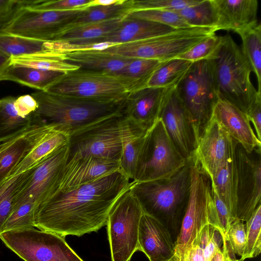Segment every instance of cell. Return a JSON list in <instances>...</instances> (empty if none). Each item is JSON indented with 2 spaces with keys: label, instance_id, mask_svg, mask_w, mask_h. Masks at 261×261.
<instances>
[{
  "label": "cell",
  "instance_id": "obj_52",
  "mask_svg": "<svg viewBox=\"0 0 261 261\" xmlns=\"http://www.w3.org/2000/svg\"><path fill=\"white\" fill-rule=\"evenodd\" d=\"M120 0H91L87 5L86 9L98 6H109L117 3Z\"/></svg>",
  "mask_w": 261,
  "mask_h": 261
},
{
  "label": "cell",
  "instance_id": "obj_53",
  "mask_svg": "<svg viewBox=\"0 0 261 261\" xmlns=\"http://www.w3.org/2000/svg\"><path fill=\"white\" fill-rule=\"evenodd\" d=\"M225 261H240L239 259L236 258L235 255L231 253L228 248L226 254Z\"/></svg>",
  "mask_w": 261,
  "mask_h": 261
},
{
  "label": "cell",
  "instance_id": "obj_33",
  "mask_svg": "<svg viewBox=\"0 0 261 261\" xmlns=\"http://www.w3.org/2000/svg\"><path fill=\"white\" fill-rule=\"evenodd\" d=\"M242 40V51L255 73L261 93V24L256 22L237 31Z\"/></svg>",
  "mask_w": 261,
  "mask_h": 261
},
{
  "label": "cell",
  "instance_id": "obj_15",
  "mask_svg": "<svg viewBox=\"0 0 261 261\" xmlns=\"http://www.w3.org/2000/svg\"><path fill=\"white\" fill-rule=\"evenodd\" d=\"M261 149L247 152L239 143L236 148L238 172L237 218L246 222L261 204Z\"/></svg>",
  "mask_w": 261,
  "mask_h": 261
},
{
  "label": "cell",
  "instance_id": "obj_28",
  "mask_svg": "<svg viewBox=\"0 0 261 261\" xmlns=\"http://www.w3.org/2000/svg\"><path fill=\"white\" fill-rule=\"evenodd\" d=\"M124 18L85 24L65 30L60 33L54 41L71 46H79L113 32L119 27Z\"/></svg>",
  "mask_w": 261,
  "mask_h": 261
},
{
  "label": "cell",
  "instance_id": "obj_4",
  "mask_svg": "<svg viewBox=\"0 0 261 261\" xmlns=\"http://www.w3.org/2000/svg\"><path fill=\"white\" fill-rule=\"evenodd\" d=\"M212 61L219 97L246 113L258 92L251 81V66L230 35L223 36L218 54Z\"/></svg>",
  "mask_w": 261,
  "mask_h": 261
},
{
  "label": "cell",
  "instance_id": "obj_36",
  "mask_svg": "<svg viewBox=\"0 0 261 261\" xmlns=\"http://www.w3.org/2000/svg\"><path fill=\"white\" fill-rule=\"evenodd\" d=\"M130 11V0H120L118 3L109 6L89 7L84 9L64 30L85 24L125 17Z\"/></svg>",
  "mask_w": 261,
  "mask_h": 261
},
{
  "label": "cell",
  "instance_id": "obj_46",
  "mask_svg": "<svg viewBox=\"0 0 261 261\" xmlns=\"http://www.w3.org/2000/svg\"><path fill=\"white\" fill-rule=\"evenodd\" d=\"M91 0H43L41 3L30 7L41 11H68L84 10Z\"/></svg>",
  "mask_w": 261,
  "mask_h": 261
},
{
  "label": "cell",
  "instance_id": "obj_27",
  "mask_svg": "<svg viewBox=\"0 0 261 261\" xmlns=\"http://www.w3.org/2000/svg\"><path fill=\"white\" fill-rule=\"evenodd\" d=\"M210 180L230 214L238 219V172L236 151Z\"/></svg>",
  "mask_w": 261,
  "mask_h": 261
},
{
  "label": "cell",
  "instance_id": "obj_24",
  "mask_svg": "<svg viewBox=\"0 0 261 261\" xmlns=\"http://www.w3.org/2000/svg\"><path fill=\"white\" fill-rule=\"evenodd\" d=\"M176 30L177 29L159 23L125 17L113 32L74 47L76 50H83L88 49L90 45L94 44L125 43L165 35Z\"/></svg>",
  "mask_w": 261,
  "mask_h": 261
},
{
  "label": "cell",
  "instance_id": "obj_41",
  "mask_svg": "<svg viewBox=\"0 0 261 261\" xmlns=\"http://www.w3.org/2000/svg\"><path fill=\"white\" fill-rule=\"evenodd\" d=\"M151 21L170 26L175 29L193 28L175 11L163 10H141L130 12L126 16Z\"/></svg>",
  "mask_w": 261,
  "mask_h": 261
},
{
  "label": "cell",
  "instance_id": "obj_26",
  "mask_svg": "<svg viewBox=\"0 0 261 261\" xmlns=\"http://www.w3.org/2000/svg\"><path fill=\"white\" fill-rule=\"evenodd\" d=\"M220 18L219 30L234 32L257 22V0H215Z\"/></svg>",
  "mask_w": 261,
  "mask_h": 261
},
{
  "label": "cell",
  "instance_id": "obj_5",
  "mask_svg": "<svg viewBox=\"0 0 261 261\" xmlns=\"http://www.w3.org/2000/svg\"><path fill=\"white\" fill-rule=\"evenodd\" d=\"M175 89L192 126L196 146L219 98L212 60L193 62Z\"/></svg>",
  "mask_w": 261,
  "mask_h": 261
},
{
  "label": "cell",
  "instance_id": "obj_16",
  "mask_svg": "<svg viewBox=\"0 0 261 261\" xmlns=\"http://www.w3.org/2000/svg\"><path fill=\"white\" fill-rule=\"evenodd\" d=\"M238 144L212 116L191 159L212 179L219 169L234 153Z\"/></svg>",
  "mask_w": 261,
  "mask_h": 261
},
{
  "label": "cell",
  "instance_id": "obj_12",
  "mask_svg": "<svg viewBox=\"0 0 261 261\" xmlns=\"http://www.w3.org/2000/svg\"><path fill=\"white\" fill-rule=\"evenodd\" d=\"M83 10L41 11L24 7L1 31L44 41H54Z\"/></svg>",
  "mask_w": 261,
  "mask_h": 261
},
{
  "label": "cell",
  "instance_id": "obj_11",
  "mask_svg": "<svg viewBox=\"0 0 261 261\" xmlns=\"http://www.w3.org/2000/svg\"><path fill=\"white\" fill-rule=\"evenodd\" d=\"M35 228L7 230L0 239L24 261H84L64 237Z\"/></svg>",
  "mask_w": 261,
  "mask_h": 261
},
{
  "label": "cell",
  "instance_id": "obj_49",
  "mask_svg": "<svg viewBox=\"0 0 261 261\" xmlns=\"http://www.w3.org/2000/svg\"><path fill=\"white\" fill-rule=\"evenodd\" d=\"M204 247L196 238L185 250L181 261H205Z\"/></svg>",
  "mask_w": 261,
  "mask_h": 261
},
{
  "label": "cell",
  "instance_id": "obj_6",
  "mask_svg": "<svg viewBox=\"0 0 261 261\" xmlns=\"http://www.w3.org/2000/svg\"><path fill=\"white\" fill-rule=\"evenodd\" d=\"M208 224L220 230L211 180L199 165L191 159L189 195L179 233L174 243L175 256L178 261H181L186 249Z\"/></svg>",
  "mask_w": 261,
  "mask_h": 261
},
{
  "label": "cell",
  "instance_id": "obj_25",
  "mask_svg": "<svg viewBox=\"0 0 261 261\" xmlns=\"http://www.w3.org/2000/svg\"><path fill=\"white\" fill-rule=\"evenodd\" d=\"M67 63L79 68L119 74L133 59L100 49H83L64 53Z\"/></svg>",
  "mask_w": 261,
  "mask_h": 261
},
{
  "label": "cell",
  "instance_id": "obj_32",
  "mask_svg": "<svg viewBox=\"0 0 261 261\" xmlns=\"http://www.w3.org/2000/svg\"><path fill=\"white\" fill-rule=\"evenodd\" d=\"M174 11L191 27L219 30L220 18L215 0H200L194 5Z\"/></svg>",
  "mask_w": 261,
  "mask_h": 261
},
{
  "label": "cell",
  "instance_id": "obj_22",
  "mask_svg": "<svg viewBox=\"0 0 261 261\" xmlns=\"http://www.w3.org/2000/svg\"><path fill=\"white\" fill-rule=\"evenodd\" d=\"M126 120L127 125L122 142L119 166L120 169L131 181H135L142 166L149 158L151 132L154 125L146 129Z\"/></svg>",
  "mask_w": 261,
  "mask_h": 261
},
{
  "label": "cell",
  "instance_id": "obj_21",
  "mask_svg": "<svg viewBox=\"0 0 261 261\" xmlns=\"http://www.w3.org/2000/svg\"><path fill=\"white\" fill-rule=\"evenodd\" d=\"M138 250L149 261H169L175 256L174 243L163 223L143 212L139 224Z\"/></svg>",
  "mask_w": 261,
  "mask_h": 261
},
{
  "label": "cell",
  "instance_id": "obj_51",
  "mask_svg": "<svg viewBox=\"0 0 261 261\" xmlns=\"http://www.w3.org/2000/svg\"><path fill=\"white\" fill-rule=\"evenodd\" d=\"M12 57L0 50V76L11 65Z\"/></svg>",
  "mask_w": 261,
  "mask_h": 261
},
{
  "label": "cell",
  "instance_id": "obj_44",
  "mask_svg": "<svg viewBox=\"0 0 261 261\" xmlns=\"http://www.w3.org/2000/svg\"><path fill=\"white\" fill-rule=\"evenodd\" d=\"M228 248L232 254L241 256L246 240L245 224L239 219L229 226L225 235Z\"/></svg>",
  "mask_w": 261,
  "mask_h": 261
},
{
  "label": "cell",
  "instance_id": "obj_2",
  "mask_svg": "<svg viewBox=\"0 0 261 261\" xmlns=\"http://www.w3.org/2000/svg\"><path fill=\"white\" fill-rule=\"evenodd\" d=\"M37 103L35 123L55 127L69 136L76 130L122 109L124 101L109 102L38 91L31 94Z\"/></svg>",
  "mask_w": 261,
  "mask_h": 261
},
{
  "label": "cell",
  "instance_id": "obj_47",
  "mask_svg": "<svg viewBox=\"0 0 261 261\" xmlns=\"http://www.w3.org/2000/svg\"><path fill=\"white\" fill-rule=\"evenodd\" d=\"M245 113L253 125L257 139L261 141V93L258 92L255 100Z\"/></svg>",
  "mask_w": 261,
  "mask_h": 261
},
{
  "label": "cell",
  "instance_id": "obj_19",
  "mask_svg": "<svg viewBox=\"0 0 261 261\" xmlns=\"http://www.w3.org/2000/svg\"><path fill=\"white\" fill-rule=\"evenodd\" d=\"M55 127L43 123L31 125L0 141V184L11 171Z\"/></svg>",
  "mask_w": 261,
  "mask_h": 261
},
{
  "label": "cell",
  "instance_id": "obj_23",
  "mask_svg": "<svg viewBox=\"0 0 261 261\" xmlns=\"http://www.w3.org/2000/svg\"><path fill=\"white\" fill-rule=\"evenodd\" d=\"M212 117L247 152L261 149V141L257 139L246 113L239 108L219 97Z\"/></svg>",
  "mask_w": 261,
  "mask_h": 261
},
{
  "label": "cell",
  "instance_id": "obj_48",
  "mask_svg": "<svg viewBox=\"0 0 261 261\" xmlns=\"http://www.w3.org/2000/svg\"><path fill=\"white\" fill-rule=\"evenodd\" d=\"M14 106L19 113L25 116H33L38 107L36 100L29 94L16 97Z\"/></svg>",
  "mask_w": 261,
  "mask_h": 261
},
{
  "label": "cell",
  "instance_id": "obj_42",
  "mask_svg": "<svg viewBox=\"0 0 261 261\" xmlns=\"http://www.w3.org/2000/svg\"><path fill=\"white\" fill-rule=\"evenodd\" d=\"M163 62L154 59L133 58L119 74L145 80L147 82L153 72Z\"/></svg>",
  "mask_w": 261,
  "mask_h": 261
},
{
  "label": "cell",
  "instance_id": "obj_3",
  "mask_svg": "<svg viewBox=\"0 0 261 261\" xmlns=\"http://www.w3.org/2000/svg\"><path fill=\"white\" fill-rule=\"evenodd\" d=\"M147 81L120 74L77 68L64 73L45 91L102 102H120Z\"/></svg>",
  "mask_w": 261,
  "mask_h": 261
},
{
  "label": "cell",
  "instance_id": "obj_31",
  "mask_svg": "<svg viewBox=\"0 0 261 261\" xmlns=\"http://www.w3.org/2000/svg\"><path fill=\"white\" fill-rule=\"evenodd\" d=\"M0 50L13 57L59 53L54 42L44 41L0 31Z\"/></svg>",
  "mask_w": 261,
  "mask_h": 261
},
{
  "label": "cell",
  "instance_id": "obj_18",
  "mask_svg": "<svg viewBox=\"0 0 261 261\" xmlns=\"http://www.w3.org/2000/svg\"><path fill=\"white\" fill-rule=\"evenodd\" d=\"M160 118L179 152L186 160H190L196 147L195 137L175 86L170 90L166 96Z\"/></svg>",
  "mask_w": 261,
  "mask_h": 261
},
{
  "label": "cell",
  "instance_id": "obj_10",
  "mask_svg": "<svg viewBox=\"0 0 261 261\" xmlns=\"http://www.w3.org/2000/svg\"><path fill=\"white\" fill-rule=\"evenodd\" d=\"M143 212L130 189L111 208L106 226L112 261H129L138 250L139 228Z\"/></svg>",
  "mask_w": 261,
  "mask_h": 261
},
{
  "label": "cell",
  "instance_id": "obj_37",
  "mask_svg": "<svg viewBox=\"0 0 261 261\" xmlns=\"http://www.w3.org/2000/svg\"><path fill=\"white\" fill-rule=\"evenodd\" d=\"M64 53H50L40 55L13 57L11 65H16L66 73L79 68L69 64L63 58Z\"/></svg>",
  "mask_w": 261,
  "mask_h": 261
},
{
  "label": "cell",
  "instance_id": "obj_8",
  "mask_svg": "<svg viewBox=\"0 0 261 261\" xmlns=\"http://www.w3.org/2000/svg\"><path fill=\"white\" fill-rule=\"evenodd\" d=\"M190 186V160L171 177L161 180L132 181L130 190L138 199L143 211L157 218H173L187 205Z\"/></svg>",
  "mask_w": 261,
  "mask_h": 261
},
{
  "label": "cell",
  "instance_id": "obj_20",
  "mask_svg": "<svg viewBox=\"0 0 261 261\" xmlns=\"http://www.w3.org/2000/svg\"><path fill=\"white\" fill-rule=\"evenodd\" d=\"M172 88L146 86L132 92L124 101L123 116L146 129H150L159 119L166 96Z\"/></svg>",
  "mask_w": 261,
  "mask_h": 261
},
{
  "label": "cell",
  "instance_id": "obj_17",
  "mask_svg": "<svg viewBox=\"0 0 261 261\" xmlns=\"http://www.w3.org/2000/svg\"><path fill=\"white\" fill-rule=\"evenodd\" d=\"M119 169L118 161L93 156H68L52 195L74 190Z\"/></svg>",
  "mask_w": 261,
  "mask_h": 261
},
{
  "label": "cell",
  "instance_id": "obj_1",
  "mask_svg": "<svg viewBox=\"0 0 261 261\" xmlns=\"http://www.w3.org/2000/svg\"><path fill=\"white\" fill-rule=\"evenodd\" d=\"M131 182L119 169L74 190L57 192L37 208L35 227L64 238L97 231L107 225L111 208Z\"/></svg>",
  "mask_w": 261,
  "mask_h": 261
},
{
  "label": "cell",
  "instance_id": "obj_39",
  "mask_svg": "<svg viewBox=\"0 0 261 261\" xmlns=\"http://www.w3.org/2000/svg\"><path fill=\"white\" fill-rule=\"evenodd\" d=\"M246 240L240 261L257 256L261 252V204L245 223Z\"/></svg>",
  "mask_w": 261,
  "mask_h": 261
},
{
  "label": "cell",
  "instance_id": "obj_38",
  "mask_svg": "<svg viewBox=\"0 0 261 261\" xmlns=\"http://www.w3.org/2000/svg\"><path fill=\"white\" fill-rule=\"evenodd\" d=\"M31 171L32 169L0 184V233L12 211L16 195Z\"/></svg>",
  "mask_w": 261,
  "mask_h": 261
},
{
  "label": "cell",
  "instance_id": "obj_13",
  "mask_svg": "<svg viewBox=\"0 0 261 261\" xmlns=\"http://www.w3.org/2000/svg\"><path fill=\"white\" fill-rule=\"evenodd\" d=\"M179 152L159 119L151 132V149L149 159L141 168L136 182L167 179L188 163Z\"/></svg>",
  "mask_w": 261,
  "mask_h": 261
},
{
  "label": "cell",
  "instance_id": "obj_7",
  "mask_svg": "<svg viewBox=\"0 0 261 261\" xmlns=\"http://www.w3.org/2000/svg\"><path fill=\"white\" fill-rule=\"evenodd\" d=\"M127 125L122 109L76 130L69 135V156H93L119 162Z\"/></svg>",
  "mask_w": 261,
  "mask_h": 261
},
{
  "label": "cell",
  "instance_id": "obj_34",
  "mask_svg": "<svg viewBox=\"0 0 261 261\" xmlns=\"http://www.w3.org/2000/svg\"><path fill=\"white\" fill-rule=\"evenodd\" d=\"M16 97L8 96L0 99V141L24 129L34 123V116H24L15 109Z\"/></svg>",
  "mask_w": 261,
  "mask_h": 261
},
{
  "label": "cell",
  "instance_id": "obj_35",
  "mask_svg": "<svg viewBox=\"0 0 261 261\" xmlns=\"http://www.w3.org/2000/svg\"><path fill=\"white\" fill-rule=\"evenodd\" d=\"M192 63L177 57L163 62L149 77L146 87L171 88L176 86Z\"/></svg>",
  "mask_w": 261,
  "mask_h": 261
},
{
  "label": "cell",
  "instance_id": "obj_43",
  "mask_svg": "<svg viewBox=\"0 0 261 261\" xmlns=\"http://www.w3.org/2000/svg\"><path fill=\"white\" fill-rule=\"evenodd\" d=\"M200 0H130L131 11L141 10L177 11L198 3Z\"/></svg>",
  "mask_w": 261,
  "mask_h": 261
},
{
  "label": "cell",
  "instance_id": "obj_30",
  "mask_svg": "<svg viewBox=\"0 0 261 261\" xmlns=\"http://www.w3.org/2000/svg\"><path fill=\"white\" fill-rule=\"evenodd\" d=\"M64 73L57 71L11 65L0 76V81H12L39 91H45Z\"/></svg>",
  "mask_w": 261,
  "mask_h": 261
},
{
  "label": "cell",
  "instance_id": "obj_54",
  "mask_svg": "<svg viewBox=\"0 0 261 261\" xmlns=\"http://www.w3.org/2000/svg\"><path fill=\"white\" fill-rule=\"evenodd\" d=\"M169 261H178V260L177 259V258H176V257L174 256L172 258H171L170 260H169Z\"/></svg>",
  "mask_w": 261,
  "mask_h": 261
},
{
  "label": "cell",
  "instance_id": "obj_50",
  "mask_svg": "<svg viewBox=\"0 0 261 261\" xmlns=\"http://www.w3.org/2000/svg\"><path fill=\"white\" fill-rule=\"evenodd\" d=\"M227 250V244L224 236L221 247L218 250L211 261H225V256Z\"/></svg>",
  "mask_w": 261,
  "mask_h": 261
},
{
  "label": "cell",
  "instance_id": "obj_14",
  "mask_svg": "<svg viewBox=\"0 0 261 261\" xmlns=\"http://www.w3.org/2000/svg\"><path fill=\"white\" fill-rule=\"evenodd\" d=\"M69 153L68 143L32 168L29 178L16 195L13 208L27 202L35 204L37 208L48 199L54 193Z\"/></svg>",
  "mask_w": 261,
  "mask_h": 261
},
{
  "label": "cell",
  "instance_id": "obj_40",
  "mask_svg": "<svg viewBox=\"0 0 261 261\" xmlns=\"http://www.w3.org/2000/svg\"><path fill=\"white\" fill-rule=\"evenodd\" d=\"M223 36L214 34L200 41L177 58L195 62L200 60H213L219 51Z\"/></svg>",
  "mask_w": 261,
  "mask_h": 261
},
{
  "label": "cell",
  "instance_id": "obj_29",
  "mask_svg": "<svg viewBox=\"0 0 261 261\" xmlns=\"http://www.w3.org/2000/svg\"><path fill=\"white\" fill-rule=\"evenodd\" d=\"M69 139V135L64 132L56 129L51 131L11 171L6 180L33 168L52 152L67 144Z\"/></svg>",
  "mask_w": 261,
  "mask_h": 261
},
{
  "label": "cell",
  "instance_id": "obj_45",
  "mask_svg": "<svg viewBox=\"0 0 261 261\" xmlns=\"http://www.w3.org/2000/svg\"><path fill=\"white\" fill-rule=\"evenodd\" d=\"M43 0H0V31L6 27L24 7H31Z\"/></svg>",
  "mask_w": 261,
  "mask_h": 261
},
{
  "label": "cell",
  "instance_id": "obj_9",
  "mask_svg": "<svg viewBox=\"0 0 261 261\" xmlns=\"http://www.w3.org/2000/svg\"><path fill=\"white\" fill-rule=\"evenodd\" d=\"M215 32L206 28L180 29L150 38L114 44L102 50L127 58L165 62L177 57Z\"/></svg>",
  "mask_w": 261,
  "mask_h": 261
}]
</instances>
